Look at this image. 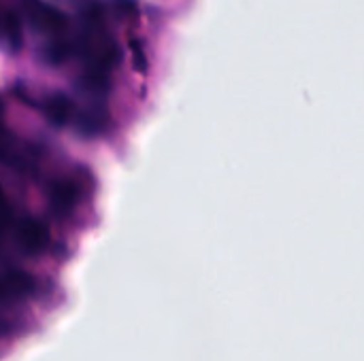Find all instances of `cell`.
<instances>
[{
    "label": "cell",
    "instance_id": "obj_8",
    "mask_svg": "<svg viewBox=\"0 0 364 361\" xmlns=\"http://www.w3.org/2000/svg\"><path fill=\"white\" fill-rule=\"evenodd\" d=\"M66 2H75V0H66Z\"/></svg>",
    "mask_w": 364,
    "mask_h": 361
},
{
    "label": "cell",
    "instance_id": "obj_5",
    "mask_svg": "<svg viewBox=\"0 0 364 361\" xmlns=\"http://www.w3.org/2000/svg\"><path fill=\"white\" fill-rule=\"evenodd\" d=\"M45 111H47V115H49L53 121H64V119L68 117V113H70V102H68V98H64L62 94H55V96H51V98L45 102Z\"/></svg>",
    "mask_w": 364,
    "mask_h": 361
},
{
    "label": "cell",
    "instance_id": "obj_4",
    "mask_svg": "<svg viewBox=\"0 0 364 361\" xmlns=\"http://www.w3.org/2000/svg\"><path fill=\"white\" fill-rule=\"evenodd\" d=\"M70 51H73L70 40L58 38V40H51V43L43 49V57H45V62H49V64H62V62L70 55Z\"/></svg>",
    "mask_w": 364,
    "mask_h": 361
},
{
    "label": "cell",
    "instance_id": "obj_6",
    "mask_svg": "<svg viewBox=\"0 0 364 361\" xmlns=\"http://www.w3.org/2000/svg\"><path fill=\"white\" fill-rule=\"evenodd\" d=\"M113 2H115L119 15H134V11H136L134 0H113Z\"/></svg>",
    "mask_w": 364,
    "mask_h": 361
},
{
    "label": "cell",
    "instance_id": "obj_7",
    "mask_svg": "<svg viewBox=\"0 0 364 361\" xmlns=\"http://www.w3.org/2000/svg\"><path fill=\"white\" fill-rule=\"evenodd\" d=\"M132 51H134V57H136V66L141 68V60L145 64V55H141V45L136 40H132Z\"/></svg>",
    "mask_w": 364,
    "mask_h": 361
},
{
    "label": "cell",
    "instance_id": "obj_3",
    "mask_svg": "<svg viewBox=\"0 0 364 361\" xmlns=\"http://www.w3.org/2000/svg\"><path fill=\"white\" fill-rule=\"evenodd\" d=\"M23 43L21 21L13 11H0V47L6 51H17Z\"/></svg>",
    "mask_w": 364,
    "mask_h": 361
},
{
    "label": "cell",
    "instance_id": "obj_2",
    "mask_svg": "<svg viewBox=\"0 0 364 361\" xmlns=\"http://www.w3.org/2000/svg\"><path fill=\"white\" fill-rule=\"evenodd\" d=\"M28 21L30 26L41 32V34H62L68 26V19L62 11H58L55 6L51 4H45V2H32L28 6Z\"/></svg>",
    "mask_w": 364,
    "mask_h": 361
},
{
    "label": "cell",
    "instance_id": "obj_1",
    "mask_svg": "<svg viewBox=\"0 0 364 361\" xmlns=\"http://www.w3.org/2000/svg\"><path fill=\"white\" fill-rule=\"evenodd\" d=\"M75 49L87 62L92 72L107 74V70H111L119 62V47L111 32H107V28L102 26V17L96 9L85 13L83 28L75 40Z\"/></svg>",
    "mask_w": 364,
    "mask_h": 361
}]
</instances>
